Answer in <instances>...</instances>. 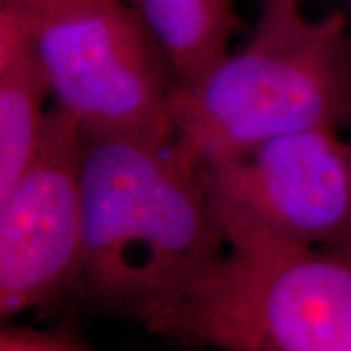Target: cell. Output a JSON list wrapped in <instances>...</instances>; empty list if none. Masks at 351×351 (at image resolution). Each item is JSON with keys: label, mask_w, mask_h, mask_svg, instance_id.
Listing matches in <instances>:
<instances>
[{"label": "cell", "mask_w": 351, "mask_h": 351, "mask_svg": "<svg viewBox=\"0 0 351 351\" xmlns=\"http://www.w3.org/2000/svg\"><path fill=\"white\" fill-rule=\"evenodd\" d=\"M73 287L149 324L228 252L199 162L176 138H84Z\"/></svg>", "instance_id": "6da1fadb"}, {"label": "cell", "mask_w": 351, "mask_h": 351, "mask_svg": "<svg viewBox=\"0 0 351 351\" xmlns=\"http://www.w3.org/2000/svg\"><path fill=\"white\" fill-rule=\"evenodd\" d=\"M176 143L203 166L269 138L351 121L346 14L304 12V0H263L250 39L172 100Z\"/></svg>", "instance_id": "7a4b0ae2"}, {"label": "cell", "mask_w": 351, "mask_h": 351, "mask_svg": "<svg viewBox=\"0 0 351 351\" xmlns=\"http://www.w3.org/2000/svg\"><path fill=\"white\" fill-rule=\"evenodd\" d=\"M147 328L221 351H351V258L228 250Z\"/></svg>", "instance_id": "3957f363"}, {"label": "cell", "mask_w": 351, "mask_h": 351, "mask_svg": "<svg viewBox=\"0 0 351 351\" xmlns=\"http://www.w3.org/2000/svg\"><path fill=\"white\" fill-rule=\"evenodd\" d=\"M25 4L49 94L84 138H174V76L127 0Z\"/></svg>", "instance_id": "277c9868"}, {"label": "cell", "mask_w": 351, "mask_h": 351, "mask_svg": "<svg viewBox=\"0 0 351 351\" xmlns=\"http://www.w3.org/2000/svg\"><path fill=\"white\" fill-rule=\"evenodd\" d=\"M203 176L228 250L338 254L350 234L351 152L336 129L279 135Z\"/></svg>", "instance_id": "5b68a950"}, {"label": "cell", "mask_w": 351, "mask_h": 351, "mask_svg": "<svg viewBox=\"0 0 351 351\" xmlns=\"http://www.w3.org/2000/svg\"><path fill=\"white\" fill-rule=\"evenodd\" d=\"M82 147L78 123L55 106L29 170L0 205V326L73 287L80 256Z\"/></svg>", "instance_id": "8992f818"}, {"label": "cell", "mask_w": 351, "mask_h": 351, "mask_svg": "<svg viewBox=\"0 0 351 351\" xmlns=\"http://www.w3.org/2000/svg\"><path fill=\"white\" fill-rule=\"evenodd\" d=\"M172 71L176 86L207 75L230 53L240 27L234 0H127Z\"/></svg>", "instance_id": "52a82bcc"}, {"label": "cell", "mask_w": 351, "mask_h": 351, "mask_svg": "<svg viewBox=\"0 0 351 351\" xmlns=\"http://www.w3.org/2000/svg\"><path fill=\"white\" fill-rule=\"evenodd\" d=\"M49 86L29 47L0 75V205L10 197L38 154Z\"/></svg>", "instance_id": "ba28073f"}, {"label": "cell", "mask_w": 351, "mask_h": 351, "mask_svg": "<svg viewBox=\"0 0 351 351\" xmlns=\"http://www.w3.org/2000/svg\"><path fill=\"white\" fill-rule=\"evenodd\" d=\"M0 351H98L64 332L36 330L24 326H0Z\"/></svg>", "instance_id": "9c48e42d"}, {"label": "cell", "mask_w": 351, "mask_h": 351, "mask_svg": "<svg viewBox=\"0 0 351 351\" xmlns=\"http://www.w3.org/2000/svg\"><path fill=\"white\" fill-rule=\"evenodd\" d=\"M29 47V10L22 0H0V75Z\"/></svg>", "instance_id": "30bf717a"}, {"label": "cell", "mask_w": 351, "mask_h": 351, "mask_svg": "<svg viewBox=\"0 0 351 351\" xmlns=\"http://www.w3.org/2000/svg\"><path fill=\"white\" fill-rule=\"evenodd\" d=\"M350 152H351V143H350ZM341 256H346V258H351V226H350V234H348V239L343 242V246H341V250L338 252Z\"/></svg>", "instance_id": "8fae6325"}, {"label": "cell", "mask_w": 351, "mask_h": 351, "mask_svg": "<svg viewBox=\"0 0 351 351\" xmlns=\"http://www.w3.org/2000/svg\"><path fill=\"white\" fill-rule=\"evenodd\" d=\"M22 2H32V0H22Z\"/></svg>", "instance_id": "7c38bea8"}, {"label": "cell", "mask_w": 351, "mask_h": 351, "mask_svg": "<svg viewBox=\"0 0 351 351\" xmlns=\"http://www.w3.org/2000/svg\"><path fill=\"white\" fill-rule=\"evenodd\" d=\"M350 2H351V0H350Z\"/></svg>", "instance_id": "4fadbf2b"}]
</instances>
